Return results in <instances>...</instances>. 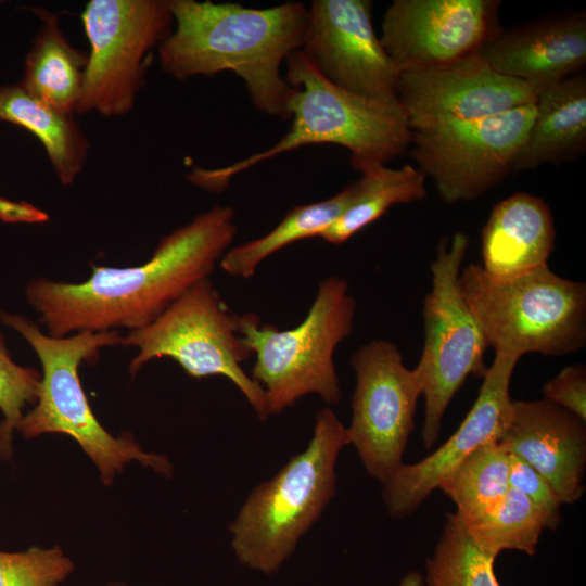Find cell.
Returning a JSON list of instances; mask_svg holds the SVG:
<instances>
[{"label": "cell", "mask_w": 586, "mask_h": 586, "mask_svg": "<svg viewBox=\"0 0 586 586\" xmlns=\"http://www.w3.org/2000/svg\"><path fill=\"white\" fill-rule=\"evenodd\" d=\"M234 218L231 206L216 205L163 237L146 263L126 268L93 265L92 275L80 283L38 278L26 285L27 302L54 337L142 329L209 279L237 235Z\"/></svg>", "instance_id": "1"}, {"label": "cell", "mask_w": 586, "mask_h": 586, "mask_svg": "<svg viewBox=\"0 0 586 586\" xmlns=\"http://www.w3.org/2000/svg\"><path fill=\"white\" fill-rule=\"evenodd\" d=\"M167 2L174 28L157 48L166 74L183 80L231 71L243 80L257 111L290 119L294 87L282 76L281 66L303 46L308 9L302 2L267 9L232 2Z\"/></svg>", "instance_id": "2"}, {"label": "cell", "mask_w": 586, "mask_h": 586, "mask_svg": "<svg viewBox=\"0 0 586 586\" xmlns=\"http://www.w3.org/2000/svg\"><path fill=\"white\" fill-rule=\"evenodd\" d=\"M290 130L273 145L221 168L194 167L187 179L211 192H222L231 179L280 154L313 144H334L349 152L360 173L386 165L408 151L411 129L399 102H381L344 90L324 78L301 50L286 61Z\"/></svg>", "instance_id": "3"}, {"label": "cell", "mask_w": 586, "mask_h": 586, "mask_svg": "<svg viewBox=\"0 0 586 586\" xmlns=\"http://www.w3.org/2000/svg\"><path fill=\"white\" fill-rule=\"evenodd\" d=\"M349 445L346 426L330 407L316 413L306 448L256 485L229 525L238 562L277 573L336 494V462Z\"/></svg>", "instance_id": "4"}, {"label": "cell", "mask_w": 586, "mask_h": 586, "mask_svg": "<svg viewBox=\"0 0 586 586\" xmlns=\"http://www.w3.org/2000/svg\"><path fill=\"white\" fill-rule=\"evenodd\" d=\"M0 321L26 340L42 366L37 402L20 420L18 432L26 438L68 435L94 462L105 485L131 461L165 477L171 475L167 457L144 451L129 433L116 437L102 426L80 383L78 368L82 362L95 361L103 347L122 344L123 336L116 330L54 337L22 315L0 310Z\"/></svg>", "instance_id": "5"}, {"label": "cell", "mask_w": 586, "mask_h": 586, "mask_svg": "<svg viewBox=\"0 0 586 586\" xmlns=\"http://www.w3.org/2000/svg\"><path fill=\"white\" fill-rule=\"evenodd\" d=\"M464 300L496 354L562 356L586 344V284L548 266L497 279L471 264L459 276Z\"/></svg>", "instance_id": "6"}, {"label": "cell", "mask_w": 586, "mask_h": 586, "mask_svg": "<svg viewBox=\"0 0 586 586\" xmlns=\"http://www.w3.org/2000/svg\"><path fill=\"white\" fill-rule=\"evenodd\" d=\"M356 301L348 283L329 276L318 283L304 320L289 330L265 324L252 313L238 315V330L255 354L251 378L263 388L267 411L280 415L309 394L328 405L340 403L342 390L333 355L353 331Z\"/></svg>", "instance_id": "7"}, {"label": "cell", "mask_w": 586, "mask_h": 586, "mask_svg": "<svg viewBox=\"0 0 586 586\" xmlns=\"http://www.w3.org/2000/svg\"><path fill=\"white\" fill-rule=\"evenodd\" d=\"M470 238H443L431 264L432 286L423 302L424 344L413 368L424 397L422 442L430 449L438 438L449 403L470 374L484 377L487 343L468 306L459 276Z\"/></svg>", "instance_id": "8"}, {"label": "cell", "mask_w": 586, "mask_h": 586, "mask_svg": "<svg viewBox=\"0 0 586 586\" xmlns=\"http://www.w3.org/2000/svg\"><path fill=\"white\" fill-rule=\"evenodd\" d=\"M237 316L209 279L199 282L152 323L123 337L124 346L138 348L129 372L135 375L152 359L169 357L191 378H227L267 420L264 391L242 368L253 352L239 333Z\"/></svg>", "instance_id": "9"}, {"label": "cell", "mask_w": 586, "mask_h": 586, "mask_svg": "<svg viewBox=\"0 0 586 586\" xmlns=\"http://www.w3.org/2000/svg\"><path fill=\"white\" fill-rule=\"evenodd\" d=\"M90 44L76 114H128L145 84L150 53L170 35L167 0H90L81 12Z\"/></svg>", "instance_id": "10"}, {"label": "cell", "mask_w": 586, "mask_h": 586, "mask_svg": "<svg viewBox=\"0 0 586 586\" xmlns=\"http://www.w3.org/2000/svg\"><path fill=\"white\" fill-rule=\"evenodd\" d=\"M535 103L471 122L411 130L410 154L449 204L480 198L512 171Z\"/></svg>", "instance_id": "11"}, {"label": "cell", "mask_w": 586, "mask_h": 586, "mask_svg": "<svg viewBox=\"0 0 586 586\" xmlns=\"http://www.w3.org/2000/svg\"><path fill=\"white\" fill-rule=\"evenodd\" d=\"M351 365L356 385L346 428L349 445L368 474L383 485L404 464L421 385L415 369L404 365L400 351L390 341L364 344Z\"/></svg>", "instance_id": "12"}, {"label": "cell", "mask_w": 586, "mask_h": 586, "mask_svg": "<svg viewBox=\"0 0 586 586\" xmlns=\"http://www.w3.org/2000/svg\"><path fill=\"white\" fill-rule=\"evenodd\" d=\"M370 0H314L301 51L329 81L352 93L398 102L400 73L372 24Z\"/></svg>", "instance_id": "13"}, {"label": "cell", "mask_w": 586, "mask_h": 586, "mask_svg": "<svg viewBox=\"0 0 586 586\" xmlns=\"http://www.w3.org/2000/svg\"><path fill=\"white\" fill-rule=\"evenodd\" d=\"M498 0H394L380 40L399 73L437 67L482 48L500 31Z\"/></svg>", "instance_id": "14"}, {"label": "cell", "mask_w": 586, "mask_h": 586, "mask_svg": "<svg viewBox=\"0 0 586 586\" xmlns=\"http://www.w3.org/2000/svg\"><path fill=\"white\" fill-rule=\"evenodd\" d=\"M537 88L496 72L480 52L402 73L398 102L411 130L471 122L535 103Z\"/></svg>", "instance_id": "15"}, {"label": "cell", "mask_w": 586, "mask_h": 586, "mask_svg": "<svg viewBox=\"0 0 586 586\" xmlns=\"http://www.w3.org/2000/svg\"><path fill=\"white\" fill-rule=\"evenodd\" d=\"M518 360L495 354L479 395L459 428L432 454L416 463H404L383 484L382 497L391 517L402 519L415 512L456 464L481 446L498 441L512 402L509 387Z\"/></svg>", "instance_id": "16"}, {"label": "cell", "mask_w": 586, "mask_h": 586, "mask_svg": "<svg viewBox=\"0 0 586 586\" xmlns=\"http://www.w3.org/2000/svg\"><path fill=\"white\" fill-rule=\"evenodd\" d=\"M498 442L536 470L560 501L584 494L586 422L547 399L512 400Z\"/></svg>", "instance_id": "17"}, {"label": "cell", "mask_w": 586, "mask_h": 586, "mask_svg": "<svg viewBox=\"0 0 586 586\" xmlns=\"http://www.w3.org/2000/svg\"><path fill=\"white\" fill-rule=\"evenodd\" d=\"M501 75L540 89L578 72L586 64L584 14L540 21L501 30L481 50Z\"/></svg>", "instance_id": "18"}, {"label": "cell", "mask_w": 586, "mask_h": 586, "mask_svg": "<svg viewBox=\"0 0 586 586\" xmlns=\"http://www.w3.org/2000/svg\"><path fill=\"white\" fill-rule=\"evenodd\" d=\"M556 228L549 205L517 192L498 202L482 230L481 267L497 279L514 278L548 266Z\"/></svg>", "instance_id": "19"}, {"label": "cell", "mask_w": 586, "mask_h": 586, "mask_svg": "<svg viewBox=\"0 0 586 586\" xmlns=\"http://www.w3.org/2000/svg\"><path fill=\"white\" fill-rule=\"evenodd\" d=\"M535 116L512 165L534 169L581 156L586 148V77L575 74L538 89Z\"/></svg>", "instance_id": "20"}, {"label": "cell", "mask_w": 586, "mask_h": 586, "mask_svg": "<svg viewBox=\"0 0 586 586\" xmlns=\"http://www.w3.org/2000/svg\"><path fill=\"white\" fill-rule=\"evenodd\" d=\"M41 24L26 55L21 86L50 107L76 114L88 65V54L64 36L59 16L31 8Z\"/></svg>", "instance_id": "21"}, {"label": "cell", "mask_w": 586, "mask_h": 586, "mask_svg": "<svg viewBox=\"0 0 586 586\" xmlns=\"http://www.w3.org/2000/svg\"><path fill=\"white\" fill-rule=\"evenodd\" d=\"M0 120L28 130L40 141L63 186L72 184L82 171L90 142L73 114L50 107L14 84L0 87Z\"/></svg>", "instance_id": "22"}, {"label": "cell", "mask_w": 586, "mask_h": 586, "mask_svg": "<svg viewBox=\"0 0 586 586\" xmlns=\"http://www.w3.org/2000/svg\"><path fill=\"white\" fill-rule=\"evenodd\" d=\"M357 193V181L333 196L294 206L265 235L229 249L219 262L228 275L249 279L270 255L300 240L320 237L351 205Z\"/></svg>", "instance_id": "23"}, {"label": "cell", "mask_w": 586, "mask_h": 586, "mask_svg": "<svg viewBox=\"0 0 586 586\" xmlns=\"http://www.w3.org/2000/svg\"><path fill=\"white\" fill-rule=\"evenodd\" d=\"M357 193L343 214L319 237L342 244L384 215L396 204L420 201L426 195L425 175L411 164L398 168L386 165L361 173Z\"/></svg>", "instance_id": "24"}, {"label": "cell", "mask_w": 586, "mask_h": 586, "mask_svg": "<svg viewBox=\"0 0 586 586\" xmlns=\"http://www.w3.org/2000/svg\"><path fill=\"white\" fill-rule=\"evenodd\" d=\"M511 454L498 441L487 443L447 472L437 488L456 505L455 515L468 524L491 511L510 488Z\"/></svg>", "instance_id": "25"}, {"label": "cell", "mask_w": 586, "mask_h": 586, "mask_svg": "<svg viewBox=\"0 0 586 586\" xmlns=\"http://www.w3.org/2000/svg\"><path fill=\"white\" fill-rule=\"evenodd\" d=\"M463 525L473 542L495 560L504 550L534 556L546 528L540 510L513 487L491 511Z\"/></svg>", "instance_id": "26"}, {"label": "cell", "mask_w": 586, "mask_h": 586, "mask_svg": "<svg viewBox=\"0 0 586 586\" xmlns=\"http://www.w3.org/2000/svg\"><path fill=\"white\" fill-rule=\"evenodd\" d=\"M495 559L470 537L455 515L447 520L431 557L425 562V586H500L494 572Z\"/></svg>", "instance_id": "27"}, {"label": "cell", "mask_w": 586, "mask_h": 586, "mask_svg": "<svg viewBox=\"0 0 586 586\" xmlns=\"http://www.w3.org/2000/svg\"><path fill=\"white\" fill-rule=\"evenodd\" d=\"M41 374L35 368L22 367L11 357L0 330V457L11 458L13 431L22 419L26 405L38 398Z\"/></svg>", "instance_id": "28"}, {"label": "cell", "mask_w": 586, "mask_h": 586, "mask_svg": "<svg viewBox=\"0 0 586 586\" xmlns=\"http://www.w3.org/2000/svg\"><path fill=\"white\" fill-rule=\"evenodd\" d=\"M74 571L75 563L58 546L0 551V586H61Z\"/></svg>", "instance_id": "29"}, {"label": "cell", "mask_w": 586, "mask_h": 586, "mask_svg": "<svg viewBox=\"0 0 586 586\" xmlns=\"http://www.w3.org/2000/svg\"><path fill=\"white\" fill-rule=\"evenodd\" d=\"M511 454V453H510ZM510 487L524 494L543 513L546 528L556 531L561 523L559 497L549 483L530 464L511 454Z\"/></svg>", "instance_id": "30"}, {"label": "cell", "mask_w": 586, "mask_h": 586, "mask_svg": "<svg viewBox=\"0 0 586 586\" xmlns=\"http://www.w3.org/2000/svg\"><path fill=\"white\" fill-rule=\"evenodd\" d=\"M544 399L559 405L586 422V368L571 365L563 368L542 387Z\"/></svg>", "instance_id": "31"}, {"label": "cell", "mask_w": 586, "mask_h": 586, "mask_svg": "<svg viewBox=\"0 0 586 586\" xmlns=\"http://www.w3.org/2000/svg\"><path fill=\"white\" fill-rule=\"evenodd\" d=\"M0 220L7 224H43L49 220V215L28 202L0 196Z\"/></svg>", "instance_id": "32"}, {"label": "cell", "mask_w": 586, "mask_h": 586, "mask_svg": "<svg viewBox=\"0 0 586 586\" xmlns=\"http://www.w3.org/2000/svg\"><path fill=\"white\" fill-rule=\"evenodd\" d=\"M396 586H425L423 575L418 571H410L404 575Z\"/></svg>", "instance_id": "33"}, {"label": "cell", "mask_w": 586, "mask_h": 586, "mask_svg": "<svg viewBox=\"0 0 586 586\" xmlns=\"http://www.w3.org/2000/svg\"><path fill=\"white\" fill-rule=\"evenodd\" d=\"M105 586H129V585L122 581H112V582H109Z\"/></svg>", "instance_id": "34"}]
</instances>
